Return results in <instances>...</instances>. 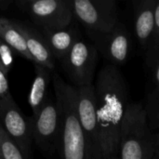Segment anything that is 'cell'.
Returning a JSON list of instances; mask_svg holds the SVG:
<instances>
[{
	"mask_svg": "<svg viewBox=\"0 0 159 159\" xmlns=\"http://www.w3.org/2000/svg\"><path fill=\"white\" fill-rule=\"evenodd\" d=\"M103 158L118 157L121 125L129 104L126 80L114 64L103 66L94 86Z\"/></svg>",
	"mask_w": 159,
	"mask_h": 159,
	"instance_id": "obj_1",
	"label": "cell"
},
{
	"mask_svg": "<svg viewBox=\"0 0 159 159\" xmlns=\"http://www.w3.org/2000/svg\"><path fill=\"white\" fill-rule=\"evenodd\" d=\"M158 148L159 135L150 128L144 106L129 102L120 129L119 158L153 159Z\"/></svg>",
	"mask_w": 159,
	"mask_h": 159,
	"instance_id": "obj_2",
	"label": "cell"
},
{
	"mask_svg": "<svg viewBox=\"0 0 159 159\" xmlns=\"http://www.w3.org/2000/svg\"><path fill=\"white\" fill-rule=\"evenodd\" d=\"M52 82L61 114V158L87 159L85 138L76 112L75 89L58 74L53 75Z\"/></svg>",
	"mask_w": 159,
	"mask_h": 159,
	"instance_id": "obj_3",
	"label": "cell"
},
{
	"mask_svg": "<svg viewBox=\"0 0 159 159\" xmlns=\"http://www.w3.org/2000/svg\"><path fill=\"white\" fill-rule=\"evenodd\" d=\"M74 17L85 28L91 40L110 32L119 21L115 0L72 1Z\"/></svg>",
	"mask_w": 159,
	"mask_h": 159,
	"instance_id": "obj_4",
	"label": "cell"
},
{
	"mask_svg": "<svg viewBox=\"0 0 159 159\" xmlns=\"http://www.w3.org/2000/svg\"><path fill=\"white\" fill-rule=\"evenodd\" d=\"M75 89L76 112L85 138L87 159H104L94 85Z\"/></svg>",
	"mask_w": 159,
	"mask_h": 159,
	"instance_id": "obj_5",
	"label": "cell"
},
{
	"mask_svg": "<svg viewBox=\"0 0 159 159\" xmlns=\"http://www.w3.org/2000/svg\"><path fill=\"white\" fill-rule=\"evenodd\" d=\"M17 5L42 30L66 28L74 19L70 0H20Z\"/></svg>",
	"mask_w": 159,
	"mask_h": 159,
	"instance_id": "obj_6",
	"label": "cell"
},
{
	"mask_svg": "<svg viewBox=\"0 0 159 159\" xmlns=\"http://www.w3.org/2000/svg\"><path fill=\"white\" fill-rule=\"evenodd\" d=\"M99 52L94 44L80 38L61 61L63 70L75 88L93 85Z\"/></svg>",
	"mask_w": 159,
	"mask_h": 159,
	"instance_id": "obj_7",
	"label": "cell"
},
{
	"mask_svg": "<svg viewBox=\"0 0 159 159\" xmlns=\"http://www.w3.org/2000/svg\"><path fill=\"white\" fill-rule=\"evenodd\" d=\"M0 125L25 159L29 158L33 140L32 121L21 112L11 94L0 99Z\"/></svg>",
	"mask_w": 159,
	"mask_h": 159,
	"instance_id": "obj_8",
	"label": "cell"
},
{
	"mask_svg": "<svg viewBox=\"0 0 159 159\" xmlns=\"http://www.w3.org/2000/svg\"><path fill=\"white\" fill-rule=\"evenodd\" d=\"M33 140L45 152H53L60 145L61 114L58 102L48 98L40 111L31 117Z\"/></svg>",
	"mask_w": 159,
	"mask_h": 159,
	"instance_id": "obj_9",
	"label": "cell"
},
{
	"mask_svg": "<svg viewBox=\"0 0 159 159\" xmlns=\"http://www.w3.org/2000/svg\"><path fill=\"white\" fill-rule=\"evenodd\" d=\"M93 44L106 60L111 64L122 65L124 64L130 53V36L129 34L120 20L108 33L95 37Z\"/></svg>",
	"mask_w": 159,
	"mask_h": 159,
	"instance_id": "obj_10",
	"label": "cell"
},
{
	"mask_svg": "<svg viewBox=\"0 0 159 159\" xmlns=\"http://www.w3.org/2000/svg\"><path fill=\"white\" fill-rule=\"evenodd\" d=\"M157 2V0H141L133 3L135 34L145 52L154 34Z\"/></svg>",
	"mask_w": 159,
	"mask_h": 159,
	"instance_id": "obj_11",
	"label": "cell"
},
{
	"mask_svg": "<svg viewBox=\"0 0 159 159\" xmlns=\"http://www.w3.org/2000/svg\"><path fill=\"white\" fill-rule=\"evenodd\" d=\"M17 23L24 36L28 51L34 64L42 65L52 71L55 67V59L41 32L20 21H17Z\"/></svg>",
	"mask_w": 159,
	"mask_h": 159,
	"instance_id": "obj_12",
	"label": "cell"
},
{
	"mask_svg": "<svg viewBox=\"0 0 159 159\" xmlns=\"http://www.w3.org/2000/svg\"><path fill=\"white\" fill-rule=\"evenodd\" d=\"M43 34L54 59L61 61L80 39L81 34L75 26H68L58 30H42Z\"/></svg>",
	"mask_w": 159,
	"mask_h": 159,
	"instance_id": "obj_13",
	"label": "cell"
},
{
	"mask_svg": "<svg viewBox=\"0 0 159 159\" xmlns=\"http://www.w3.org/2000/svg\"><path fill=\"white\" fill-rule=\"evenodd\" d=\"M34 78L28 94V103L35 116L48 100V88L51 81V70L38 64H34Z\"/></svg>",
	"mask_w": 159,
	"mask_h": 159,
	"instance_id": "obj_14",
	"label": "cell"
},
{
	"mask_svg": "<svg viewBox=\"0 0 159 159\" xmlns=\"http://www.w3.org/2000/svg\"><path fill=\"white\" fill-rule=\"evenodd\" d=\"M0 38L7 44L16 54L33 61L28 51L24 36L19 28L17 20L0 17Z\"/></svg>",
	"mask_w": 159,
	"mask_h": 159,
	"instance_id": "obj_15",
	"label": "cell"
},
{
	"mask_svg": "<svg viewBox=\"0 0 159 159\" xmlns=\"http://www.w3.org/2000/svg\"><path fill=\"white\" fill-rule=\"evenodd\" d=\"M144 110L150 128L153 130L159 129V88L152 89L148 94Z\"/></svg>",
	"mask_w": 159,
	"mask_h": 159,
	"instance_id": "obj_16",
	"label": "cell"
},
{
	"mask_svg": "<svg viewBox=\"0 0 159 159\" xmlns=\"http://www.w3.org/2000/svg\"><path fill=\"white\" fill-rule=\"evenodd\" d=\"M0 156L1 159H25L21 152L0 125Z\"/></svg>",
	"mask_w": 159,
	"mask_h": 159,
	"instance_id": "obj_17",
	"label": "cell"
},
{
	"mask_svg": "<svg viewBox=\"0 0 159 159\" xmlns=\"http://www.w3.org/2000/svg\"><path fill=\"white\" fill-rule=\"evenodd\" d=\"M159 53V0L157 2L155 12V28L154 34L146 50V62L151 61Z\"/></svg>",
	"mask_w": 159,
	"mask_h": 159,
	"instance_id": "obj_18",
	"label": "cell"
},
{
	"mask_svg": "<svg viewBox=\"0 0 159 159\" xmlns=\"http://www.w3.org/2000/svg\"><path fill=\"white\" fill-rule=\"evenodd\" d=\"M15 51L0 38V67L7 75L15 62Z\"/></svg>",
	"mask_w": 159,
	"mask_h": 159,
	"instance_id": "obj_19",
	"label": "cell"
},
{
	"mask_svg": "<svg viewBox=\"0 0 159 159\" xmlns=\"http://www.w3.org/2000/svg\"><path fill=\"white\" fill-rule=\"evenodd\" d=\"M148 67L150 68V75L152 80L153 89L159 88V53L147 63Z\"/></svg>",
	"mask_w": 159,
	"mask_h": 159,
	"instance_id": "obj_20",
	"label": "cell"
},
{
	"mask_svg": "<svg viewBox=\"0 0 159 159\" xmlns=\"http://www.w3.org/2000/svg\"><path fill=\"white\" fill-rule=\"evenodd\" d=\"M8 94H10V92L7 75L3 72V70L0 67V99L4 98Z\"/></svg>",
	"mask_w": 159,
	"mask_h": 159,
	"instance_id": "obj_21",
	"label": "cell"
},
{
	"mask_svg": "<svg viewBox=\"0 0 159 159\" xmlns=\"http://www.w3.org/2000/svg\"><path fill=\"white\" fill-rule=\"evenodd\" d=\"M153 159H159V154L157 151V153H156V155H155V157H154Z\"/></svg>",
	"mask_w": 159,
	"mask_h": 159,
	"instance_id": "obj_22",
	"label": "cell"
},
{
	"mask_svg": "<svg viewBox=\"0 0 159 159\" xmlns=\"http://www.w3.org/2000/svg\"><path fill=\"white\" fill-rule=\"evenodd\" d=\"M108 159H120L118 157H111V158H108Z\"/></svg>",
	"mask_w": 159,
	"mask_h": 159,
	"instance_id": "obj_23",
	"label": "cell"
},
{
	"mask_svg": "<svg viewBox=\"0 0 159 159\" xmlns=\"http://www.w3.org/2000/svg\"><path fill=\"white\" fill-rule=\"evenodd\" d=\"M157 152H158V154H159V148H158V150H157Z\"/></svg>",
	"mask_w": 159,
	"mask_h": 159,
	"instance_id": "obj_24",
	"label": "cell"
},
{
	"mask_svg": "<svg viewBox=\"0 0 159 159\" xmlns=\"http://www.w3.org/2000/svg\"><path fill=\"white\" fill-rule=\"evenodd\" d=\"M0 159H1V156H0Z\"/></svg>",
	"mask_w": 159,
	"mask_h": 159,
	"instance_id": "obj_25",
	"label": "cell"
}]
</instances>
